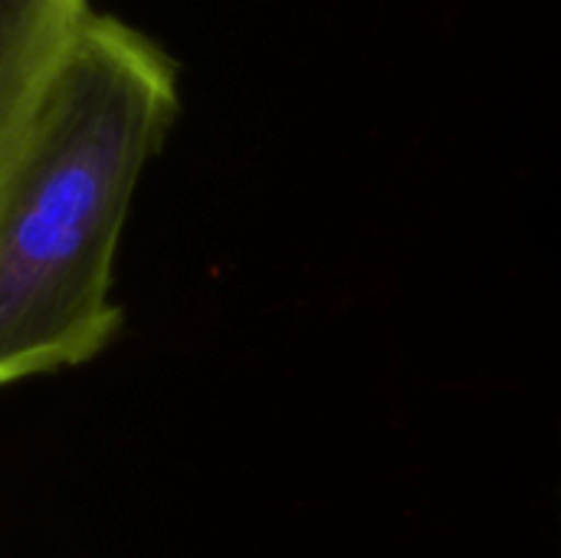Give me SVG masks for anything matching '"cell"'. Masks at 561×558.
Segmentation results:
<instances>
[{
    "instance_id": "cell-2",
    "label": "cell",
    "mask_w": 561,
    "mask_h": 558,
    "mask_svg": "<svg viewBox=\"0 0 561 558\" xmlns=\"http://www.w3.org/2000/svg\"><path fill=\"white\" fill-rule=\"evenodd\" d=\"M85 0H0V194Z\"/></svg>"
},
{
    "instance_id": "cell-1",
    "label": "cell",
    "mask_w": 561,
    "mask_h": 558,
    "mask_svg": "<svg viewBox=\"0 0 561 558\" xmlns=\"http://www.w3.org/2000/svg\"><path fill=\"white\" fill-rule=\"evenodd\" d=\"M178 109L174 59L85 10L0 194V388L85 365L115 335L118 240Z\"/></svg>"
}]
</instances>
